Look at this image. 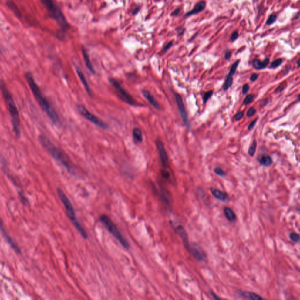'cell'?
Instances as JSON below:
<instances>
[{
	"instance_id": "obj_1",
	"label": "cell",
	"mask_w": 300,
	"mask_h": 300,
	"mask_svg": "<svg viewBox=\"0 0 300 300\" xmlns=\"http://www.w3.org/2000/svg\"><path fill=\"white\" fill-rule=\"evenodd\" d=\"M25 79L32 94H34L35 98L36 100V102L38 103L42 110L54 124H58L59 123V118L57 113L52 106L51 103L49 102L46 97L43 95L39 87L35 81L32 75L30 73H26Z\"/></svg>"
},
{
	"instance_id": "obj_2",
	"label": "cell",
	"mask_w": 300,
	"mask_h": 300,
	"mask_svg": "<svg viewBox=\"0 0 300 300\" xmlns=\"http://www.w3.org/2000/svg\"><path fill=\"white\" fill-rule=\"evenodd\" d=\"M38 139L43 148L55 160L63 166L70 174L75 175L74 166L68 155L60 148L55 146L46 136L42 134L39 136Z\"/></svg>"
},
{
	"instance_id": "obj_3",
	"label": "cell",
	"mask_w": 300,
	"mask_h": 300,
	"mask_svg": "<svg viewBox=\"0 0 300 300\" xmlns=\"http://www.w3.org/2000/svg\"><path fill=\"white\" fill-rule=\"evenodd\" d=\"M0 90L8 109L14 132L15 136L19 138L21 136V121L19 112L12 94L2 80H0Z\"/></svg>"
},
{
	"instance_id": "obj_4",
	"label": "cell",
	"mask_w": 300,
	"mask_h": 300,
	"mask_svg": "<svg viewBox=\"0 0 300 300\" xmlns=\"http://www.w3.org/2000/svg\"><path fill=\"white\" fill-rule=\"evenodd\" d=\"M58 194L60 197L61 201L62 202L65 208L66 211V212L68 215L70 221L73 223L75 228L77 229V231L80 233L83 238L85 239L87 238V234L85 229L82 226V224L79 223L76 217V215L75 212V209L72 205L71 202L70 201L69 198L65 195L64 192L61 189H58Z\"/></svg>"
},
{
	"instance_id": "obj_5",
	"label": "cell",
	"mask_w": 300,
	"mask_h": 300,
	"mask_svg": "<svg viewBox=\"0 0 300 300\" xmlns=\"http://www.w3.org/2000/svg\"><path fill=\"white\" fill-rule=\"evenodd\" d=\"M41 1L46 7L51 17L55 19L62 28L68 29L69 25L66 18L55 2L53 0H41Z\"/></svg>"
},
{
	"instance_id": "obj_6",
	"label": "cell",
	"mask_w": 300,
	"mask_h": 300,
	"mask_svg": "<svg viewBox=\"0 0 300 300\" xmlns=\"http://www.w3.org/2000/svg\"><path fill=\"white\" fill-rule=\"evenodd\" d=\"M100 221L104 224L106 228L112 235L119 241V242L123 248L126 249L130 248V244L128 241L126 240V239L121 233L116 225L113 223L112 219L109 216L106 215L101 216Z\"/></svg>"
},
{
	"instance_id": "obj_7",
	"label": "cell",
	"mask_w": 300,
	"mask_h": 300,
	"mask_svg": "<svg viewBox=\"0 0 300 300\" xmlns=\"http://www.w3.org/2000/svg\"><path fill=\"white\" fill-rule=\"evenodd\" d=\"M110 82L112 84V86L116 89L117 94L120 97V99L124 102L125 103H127L131 105H135L136 101L133 98V97L129 94V93L123 87L120 83L114 79H110Z\"/></svg>"
},
{
	"instance_id": "obj_8",
	"label": "cell",
	"mask_w": 300,
	"mask_h": 300,
	"mask_svg": "<svg viewBox=\"0 0 300 300\" xmlns=\"http://www.w3.org/2000/svg\"><path fill=\"white\" fill-rule=\"evenodd\" d=\"M77 109L79 112L82 114V116H83L85 118H86V119L93 123L94 125L103 129H106L107 128L106 124H105L102 120H100L98 117L94 116L93 114L89 112L84 106L79 105L77 106Z\"/></svg>"
},
{
	"instance_id": "obj_9",
	"label": "cell",
	"mask_w": 300,
	"mask_h": 300,
	"mask_svg": "<svg viewBox=\"0 0 300 300\" xmlns=\"http://www.w3.org/2000/svg\"><path fill=\"white\" fill-rule=\"evenodd\" d=\"M175 100H176V103L177 104L179 112L180 113V116L182 120L184 123L185 125L187 126V127L190 128V123L189 121L188 114H187V113L186 111L182 98L180 94H175Z\"/></svg>"
},
{
	"instance_id": "obj_10",
	"label": "cell",
	"mask_w": 300,
	"mask_h": 300,
	"mask_svg": "<svg viewBox=\"0 0 300 300\" xmlns=\"http://www.w3.org/2000/svg\"><path fill=\"white\" fill-rule=\"evenodd\" d=\"M187 250L198 261H204L206 259V256L205 252L197 244H190Z\"/></svg>"
},
{
	"instance_id": "obj_11",
	"label": "cell",
	"mask_w": 300,
	"mask_h": 300,
	"mask_svg": "<svg viewBox=\"0 0 300 300\" xmlns=\"http://www.w3.org/2000/svg\"><path fill=\"white\" fill-rule=\"evenodd\" d=\"M156 145H157V150L159 152V155L160 157V159H161V163L163 164V166L165 168L168 169L170 167L169 161H168V155H167L164 146H163V143L160 141H157Z\"/></svg>"
},
{
	"instance_id": "obj_12",
	"label": "cell",
	"mask_w": 300,
	"mask_h": 300,
	"mask_svg": "<svg viewBox=\"0 0 300 300\" xmlns=\"http://www.w3.org/2000/svg\"><path fill=\"white\" fill-rule=\"evenodd\" d=\"M174 229H175V232L180 236V237L181 238L185 248L187 249H188L190 243L189 242L188 234L187 233V231L185 230L184 228L181 225H178V226H177L175 228H174Z\"/></svg>"
},
{
	"instance_id": "obj_13",
	"label": "cell",
	"mask_w": 300,
	"mask_h": 300,
	"mask_svg": "<svg viewBox=\"0 0 300 300\" xmlns=\"http://www.w3.org/2000/svg\"><path fill=\"white\" fill-rule=\"evenodd\" d=\"M206 4L205 1H199V2L195 4L194 8L185 14V17H188L195 15H197L199 13L204 11V9L206 8Z\"/></svg>"
},
{
	"instance_id": "obj_14",
	"label": "cell",
	"mask_w": 300,
	"mask_h": 300,
	"mask_svg": "<svg viewBox=\"0 0 300 300\" xmlns=\"http://www.w3.org/2000/svg\"><path fill=\"white\" fill-rule=\"evenodd\" d=\"M210 190H211L212 195L216 199H217L219 201H221L222 202H225L229 200V197L228 195L226 193L221 191V190H219L218 189L211 188L210 189Z\"/></svg>"
},
{
	"instance_id": "obj_15",
	"label": "cell",
	"mask_w": 300,
	"mask_h": 300,
	"mask_svg": "<svg viewBox=\"0 0 300 300\" xmlns=\"http://www.w3.org/2000/svg\"><path fill=\"white\" fill-rule=\"evenodd\" d=\"M75 69H76V70L77 75H78V76L79 77L80 80H81L82 84L83 85V86L85 87L86 92H87V93L89 94V95H91L92 94V90H91V89L90 87V86L88 84V82H87V81L86 80V77L84 75L83 73L82 72V71L80 69H79V68H78L77 66H75Z\"/></svg>"
},
{
	"instance_id": "obj_16",
	"label": "cell",
	"mask_w": 300,
	"mask_h": 300,
	"mask_svg": "<svg viewBox=\"0 0 300 300\" xmlns=\"http://www.w3.org/2000/svg\"><path fill=\"white\" fill-rule=\"evenodd\" d=\"M142 93H143V94L145 97L146 99L154 108H155L156 109H158V110L160 109V106L159 103H158V102L155 100L153 95L151 94L149 91L146 90H143Z\"/></svg>"
},
{
	"instance_id": "obj_17",
	"label": "cell",
	"mask_w": 300,
	"mask_h": 300,
	"mask_svg": "<svg viewBox=\"0 0 300 300\" xmlns=\"http://www.w3.org/2000/svg\"><path fill=\"white\" fill-rule=\"evenodd\" d=\"M269 63H270L269 58H266L263 61H261L259 59H254L253 61L252 65L254 69L256 70H261L267 68Z\"/></svg>"
},
{
	"instance_id": "obj_18",
	"label": "cell",
	"mask_w": 300,
	"mask_h": 300,
	"mask_svg": "<svg viewBox=\"0 0 300 300\" xmlns=\"http://www.w3.org/2000/svg\"><path fill=\"white\" fill-rule=\"evenodd\" d=\"M239 294L241 297L248 298L249 300H263L264 298L258 295L257 294L253 292H246V291H240L239 292Z\"/></svg>"
},
{
	"instance_id": "obj_19",
	"label": "cell",
	"mask_w": 300,
	"mask_h": 300,
	"mask_svg": "<svg viewBox=\"0 0 300 300\" xmlns=\"http://www.w3.org/2000/svg\"><path fill=\"white\" fill-rule=\"evenodd\" d=\"M0 231H1V233H2V235L4 236V237L5 238V239L7 240V241L10 244L11 246L15 250H16L17 251H19V249H18V248L17 247V246L16 245V244L12 241V240L11 239V238L8 235V234L6 233L5 231V230L4 229V226H3V223L2 222L1 219H0Z\"/></svg>"
},
{
	"instance_id": "obj_20",
	"label": "cell",
	"mask_w": 300,
	"mask_h": 300,
	"mask_svg": "<svg viewBox=\"0 0 300 300\" xmlns=\"http://www.w3.org/2000/svg\"><path fill=\"white\" fill-rule=\"evenodd\" d=\"M82 55L83 56L84 60H85V62L86 64V67L87 68V69L90 70V72H92V73H94L95 70H94V68L92 66V64L90 60V58H89V56L88 55V53L84 48H82Z\"/></svg>"
},
{
	"instance_id": "obj_21",
	"label": "cell",
	"mask_w": 300,
	"mask_h": 300,
	"mask_svg": "<svg viewBox=\"0 0 300 300\" xmlns=\"http://www.w3.org/2000/svg\"><path fill=\"white\" fill-rule=\"evenodd\" d=\"M224 214L227 219L231 222H235L236 221V216L231 208L226 207L224 208Z\"/></svg>"
},
{
	"instance_id": "obj_22",
	"label": "cell",
	"mask_w": 300,
	"mask_h": 300,
	"mask_svg": "<svg viewBox=\"0 0 300 300\" xmlns=\"http://www.w3.org/2000/svg\"><path fill=\"white\" fill-rule=\"evenodd\" d=\"M258 161L261 165L266 166V167H269V166L271 165L273 163L272 158L269 155H262L258 159Z\"/></svg>"
},
{
	"instance_id": "obj_23",
	"label": "cell",
	"mask_w": 300,
	"mask_h": 300,
	"mask_svg": "<svg viewBox=\"0 0 300 300\" xmlns=\"http://www.w3.org/2000/svg\"><path fill=\"white\" fill-rule=\"evenodd\" d=\"M133 136L134 140L137 141L138 143H141L143 141V134L142 131H141L140 129L138 128H135L133 129Z\"/></svg>"
},
{
	"instance_id": "obj_24",
	"label": "cell",
	"mask_w": 300,
	"mask_h": 300,
	"mask_svg": "<svg viewBox=\"0 0 300 300\" xmlns=\"http://www.w3.org/2000/svg\"><path fill=\"white\" fill-rule=\"evenodd\" d=\"M240 63V60H238L236 62H234L232 66H231V70H230V72L228 75V76H230V77H233L234 75H235V73L236 72V70H237V68L239 66V64Z\"/></svg>"
},
{
	"instance_id": "obj_25",
	"label": "cell",
	"mask_w": 300,
	"mask_h": 300,
	"mask_svg": "<svg viewBox=\"0 0 300 300\" xmlns=\"http://www.w3.org/2000/svg\"><path fill=\"white\" fill-rule=\"evenodd\" d=\"M277 16L275 14H271L267 18L266 21V25L267 26H270L274 24L277 21Z\"/></svg>"
},
{
	"instance_id": "obj_26",
	"label": "cell",
	"mask_w": 300,
	"mask_h": 300,
	"mask_svg": "<svg viewBox=\"0 0 300 300\" xmlns=\"http://www.w3.org/2000/svg\"><path fill=\"white\" fill-rule=\"evenodd\" d=\"M232 84H233V78L232 77L227 76L226 80H225L224 85H223L224 90H228L231 87Z\"/></svg>"
},
{
	"instance_id": "obj_27",
	"label": "cell",
	"mask_w": 300,
	"mask_h": 300,
	"mask_svg": "<svg viewBox=\"0 0 300 300\" xmlns=\"http://www.w3.org/2000/svg\"><path fill=\"white\" fill-rule=\"evenodd\" d=\"M256 147H257L256 141H254L252 143V144H251V146H250L249 150H248V153H249V154L251 157L254 156V155L255 154V152H256Z\"/></svg>"
},
{
	"instance_id": "obj_28",
	"label": "cell",
	"mask_w": 300,
	"mask_h": 300,
	"mask_svg": "<svg viewBox=\"0 0 300 300\" xmlns=\"http://www.w3.org/2000/svg\"><path fill=\"white\" fill-rule=\"evenodd\" d=\"M290 239L294 243H298L300 241V235L297 233L292 232L290 234Z\"/></svg>"
},
{
	"instance_id": "obj_29",
	"label": "cell",
	"mask_w": 300,
	"mask_h": 300,
	"mask_svg": "<svg viewBox=\"0 0 300 300\" xmlns=\"http://www.w3.org/2000/svg\"><path fill=\"white\" fill-rule=\"evenodd\" d=\"M254 97H255V96H254V94H250L248 95L246 97V98L244 100V101H243L244 104V105H248V104H249L250 103H251L254 100Z\"/></svg>"
},
{
	"instance_id": "obj_30",
	"label": "cell",
	"mask_w": 300,
	"mask_h": 300,
	"mask_svg": "<svg viewBox=\"0 0 300 300\" xmlns=\"http://www.w3.org/2000/svg\"><path fill=\"white\" fill-rule=\"evenodd\" d=\"M283 60L281 58L277 59L276 60H274L272 63L271 64L270 68H276L278 66H280L282 63H283Z\"/></svg>"
},
{
	"instance_id": "obj_31",
	"label": "cell",
	"mask_w": 300,
	"mask_h": 300,
	"mask_svg": "<svg viewBox=\"0 0 300 300\" xmlns=\"http://www.w3.org/2000/svg\"><path fill=\"white\" fill-rule=\"evenodd\" d=\"M213 95V91L211 90V91H209L207 92H206L205 94H204V102L205 103L207 102V100L212 97V96Z\"/></svg>"
},
{
	"instance_id": "obj_32",
	"label": "cell",
	"mask_w": 300,
	"mask_h": 300,
	"mask_svg": "<svg viewBox=\"0 0 300 300\" xmlns=\"http://www.w3.org/2000/svg\"><path fill=\"white\" fill-rule=\"evenodd\" d=\"M214 173L220 177H224L226 173L221 168H216L214 170Z\"/></svg>"
},
{
	"instance_id": "obj_33",
	"label": "cell",
	"mask_w": 300,
	"mask_h": 300,
	"mask_svg": "<svg viewBox=\"0 0 300 300\" xmlns=\"http://www.w3.org/2000/svg\"><path fill=\"white\" fill-rule=\"evenodd\" d=\"M239 36V34L238 31H234L231 36V42L235 41L236 40H237L238 39Z\"/></svg>"
},
{
	"instance_id": "obj_34",
	"label": "cell",
	"mask_w": 300,
	"mask_h": 300,
	"mask_svg": "<svg viewBox=\"0 0 300 300\" xmlns=\"http://www.w3.org/2000/svg\"><path fill=\"white\" fill-rule=\"evenodd\" d=\"M8 5L9 7H10V8L12 9V10H14V12H15L17 15H21V14L19 13V12L18 11V9L17 8H15V4H14V3H11V2L9 1V2L8 3Z\"/></svg>"
},
{
	"instance_id": "obj_35",
	"label": "cell",
	"mask_w": 300,
	"mask_h": 300,
	"mask_svg": "<svg viewBox=\"0 0 300 300\" xmlns=\"http://www.w3.org/2000/svg\"><path fill=\"white\" fill-rule=\"evenodd\" d=\"M256 113V110L254 107H250L247 112V116L248 117H252L253 115H254Z\"/></svg>"
},
{
	"instance_id": "obj_36",
	"label": "cell",
	"mask_w": 300,
	"mask_h": 300,
	"mask_svg": "<svg viewBox=\"0 0 300 300\" xmlns=\"http://www.w3.org/2000/svg\"><path fill=\"white\" fill-rule=\"evenodd\" d=\"M176 31H177V34L178 36H182V35L184 34V33L185 32V28L184 27H180V28H177Z\"/></svg>"
},
{
	"instance_id": "obj_37",
	"label": "cell",
	"mask_w": 300,
	"mask_h": 300,
	"mask_svg": "<svg viewBox=\"0 0 300 300\" xmlns=\"http://www.w3.org/2000/svg\"><path fill=\"white\" fill-rule=\"evenodd\" d=\"M243 116H244V112H238V113L236 114V115L234 116V119L236 120V121H239L240 119H241L243 117Z\"/></svg>"
},
{
	"instance_id": "obj_38",
	"label": "cell",
	"mask_w": 300,
	"mask_h": 300,
	"mask_svg": "<svg viewBox=\"0 0 300 300\" xmlns=\"http://www.w3.org/2000/svg\"><path fill=\"white\" fill-rule=\"evenodd\" d=\"M231 50H229V49H227V50L226 51L225 54H224V59H225V60H229V59L231 58Z\"/></svg>"
},
{
	"instance_id": "obj_39",
	"label": "cell",
	"mask_w": 300,
	"mask_h": 300,
	"mask_svg": "<svg viewBox=\"0 0 300 300\" xmlns=\"http://www.w3.org/2000/svg\"><path fill=\"white\" fill-rule=\"evenodd\" d=\"M249 89H250V87H249V85H248V84L244 85L242 87L243 94H246L249 92Z\"/></svg>"
},
{
	"instance_id": "obj_40",
	"label": "cell",
	"mask_w": 300,
	"mask_h": 300,
	"mask_svg": "<svg viewBox=\"0 0 300 300\" xmlns=\"http://www.w3.org/2000/svg\"><path fill=\"white\" fill-rule=\"evenodd\" d=\"M173 45V42H170L169 43H167L164 47H163V51L166 52L169 49L171 48L172 46Z\"/></svg>"
},
{
	"instance_id": "obj_41",
	"label": "cell",
	"mask_w": 300,
	"mask_h": 300,
	"mask_svg": "<svg viewBox=\"0 0 300 300\" xmlns=\"http://www.w3.org/2000/svg\"><path fill=\"white\" fill-rule=\"evenodd\" d=\"M257 119H256L255 120H253L250 124H249V127H248V130L249 131H251L252 129H253V127L255 126V124L257 122Z\"/></svg>"
},
{
	"instance_id": "obj_42",
	"label": "cell",
	"mask_w": 300,
	"mask_h": 300,
	"mask_svg": "<svg viewBox=\"0 0 300 300\" xmlns=\"http://www.w3.org/2000/svg\"><path fill=\"white\" fill-rule=\"evenodd\" d=\"M180 12V8H176L171 13V16H177Z\"/></svg>"
},
{
	"instance_id": "obj_43",
	"label": "cell",
	"mask_w": 300,
	"mask_h": 300,
	"mask_svg": "<svg viewBox=\"0 0 300 300\" xmlns=\"http://www.w3.org/2000/svg\"><path fill=\"white\" fill-rule=\"evenodd\" d=\"M258 77V75H257V73H253L251 75V76L250 77V80L252 82H254V81L257 80Z\"/></svg>"
},
{
	"instance_id": "obj_44",
	"label": "cell",
	"mask_w": 300,
	"mask_h": 300,
	"mask_svg": "<svg viewBox=\"0 0 300 300\" xmlns=\"http://www.w3.org/2000/svg\"><path fill=\"white\" fill-rule=\"evenodd\" d=\"M211 292V294L212 297L214 299H220V298H219V297H217V295L214 294V292L211 291V292Z\"/></svg>"
},
{
	"instance_id": "obj_45",
	"label": "cell",
	"mask_w": 300,
	"mask_h": 300,
	"mask_svg": "<svg viewBox=\"0 0 300 300\" xmlns=\"http://www.w3.org/2000/svg\"><path fill=\"white\" fill-rule=\"evenodd\" d=\"M284 89V88L283 87V86H279V87H278L276 89V92H282V91H283Z\"/></svg>"
},
{
	"instance_id": "obj_46",
	"label": "cell",
	"mask_w": 300,
	"mask_h": 300,
	"mask_svg": "<svg viewBox=\"0 0 300 300\" xmlns=\"http://www.w3.org/2000/svg\"><path fill=\"white\" fill-rule=\"evenodd\" d=\"M138 11H139V8H137L134 9V11H133V15H136V14H137V13L138 12Z\"/></svg>"
},
{
	"instance_id": "obj_47",
	"label": "cell",
	"mask_w": 300,
	"mask_h": 300,
	"mask_svg": "<svg viewBox=\"0 0 300 300\" xmlns=\"http://www.w3.org/2000/svg\"><path fill=\"white\" fill-rule=\"evenodd\" d=\"M297 64L298 65V67L299 68L300 67V60H298V61L297 62Z\"/></svg>"
}]
</instances>
